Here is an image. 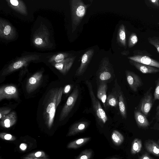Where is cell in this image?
<instances>
[{"mask_svg":"<svg viewBox=\"0 0 159 159\" xmlns=\"http://www.w3.org/2000/svg\"><path fill=\"white\" fill-rule=\"evenodd\" d=\"M63 90L61 87L52 89L44 99L43 116L45 123L49 129L52 126L56 110L61 101Z\"/></svg>","mask_w":159,"mask_h":159,"instance_id":"6da1fadb","label":"cell"},{"mask_svg":"<svg viewBox=\"0 0 159 159\" xmlns=\"http://www.w3.org/2000/svg\"><path fill=\"white\" fill-rule=\"evenodd\" d=\"M156 87L154 93V100H159V78L156 81Z\"/></svg>","mask_w":159,"mask_h":159,"instance_id":"4dcf8cb0","label":"cell"},{"mask_svg":"<svg viewBox=\"0 0 159 159\" xmlns=\"http://www.w3.org/2000/svg\"><path fill=\"white\" fill-rule=\"evenodd\" d=\"M138 39L137 36L134 33H132L130 35L129 39L128 46L129 48L133 47L137 43Z\"/></svg>","mask_w":159,"mask_h":159,"instance_id":"4316f807","label":"cell"},{"mask_svg":"<svg viewBox=\"0 0 159 159\" xmlns=\"http://www.w3.org/2000/svg\"><path fill=\"white\" fill-rule=\"evenodd\" d=\"M125 73L126 80L130 89L134 92H137L138 88L143 84L141 77L130 70H126Z\"/></svg>","mask_w":159,"mask_h":159,"instance_id":"52a82bcc","label":"cell"},{"mask_svg":"<svg viewBox=\"0 0 159 159\" xmlns=\"http://www.w3.org/2000/svg\"><path fill=\"white\" fill-rule=\"evenodd\" d=\"M114 71L108 57H105L101 61L97 72V77L100 83L107 82L112 78Z\"/></svg>","mask_w":159,"mask_h":159,"instance_id":"277c9868","label":"cell"},{"mask_svg":"<svg viewBox=\"0 0 159 159\" xmlns=\"http://www.w3.org/2000/svg\"><path fill=\"white\" fill-rule=\"evenodd\" d=\"M71 88V85L68 84L66 85L63 89V93H67L70 91Z\"/></svg>","mask_w":159,"mask_h":159,"instance_id":"d6a6232c","label":"cell"},{"mask_svg":"<svg viewBox=\"0 0 159 159\" xmlns=\"http://www.w3.org/2000/svg\"><path fill=\"white\" fill-rule=\"evenodd\" d=\"M17 121V116L15 111H12L1 120V126L4 128H9L13 125Z\"/></svg>","mask_w":159,"mask_h":159,"instance_id":"9a60e30c","label":"cell"},{"mask_svg":"<svg viewBox=\"0 0 159 159\" xmlns=\"http://www.w3.org/2000/svg\"><path fill=\"white\" fill-rule=\"evenodd\" d=\"M117 42L125 48L126 47L125 30L124 25L122 24L119 27L117 37Z\"/></svg>","mask_w":159,"mask_h":159,"instance_id":"d6986e66","label":"cell"},{"mask_svg":"<svg viewBox=\"0 0 159 159\" xmlns=\"http://www.w3.org/2000/svg\"><path fill=\"white\" fill-rule=\"evenodd\" d=\"M107 84L106 82L100 83L97 89V97L102 102L103 106L106 109V102L107 98Z\"/></svg>","mask_w":159,"mask_h":159,"instance_id":"e0dca14e","label":"cell"},{"mask_svg":"<svg viewBox=\"0 0 159 159\" xmlns=\"http://www.w3.org/2000/svg\"><path fill=\"white\" fill-rule=\"evenodd\" d=\"M139 159H153L150 157V156H148L147 154H144L143 156H142Z\"/></svg>","mask_w":159,"mask_h":159,"instance_id":"ab89813d","label":"cell"},{"mask_svg":"<svg viewBox=\"0 0 159 159\" xmlns=\"http://www.w3.org/2000/svg\"><path fill=\"white\" fill-rule=\"evenodd\" d=\"M145 146L148 151L159 156V146L156 143L152 141H149L146 142Z\"/></svg>","mask_w":159,"mask_h":159,"instance_id":"7402d4cb","label":"cell"},{"mask_svg":"<svg viewBox=\"0 0 159 159\" xmlns=\"http://www.w3.org/2000/svg\"><path fill=\"white\" fill-rule=\"evenodd\" d=\"M90 5L89 4H85L82 0L71 1L72 22L73 27H75V29L80 23Z\"/></svg>","mask_w":159,"mask_h":159,"instance_id":"7a4b0ae2","label":"cell"},{"mask_svg":"<svg viewBox=\"0 0 159 159\" xmlns=\"http://www.w3.org/2000/svg\"><path fill=\"white\" fill-rule=\"evenodd\" d=\"M86 84L88 87L96 116L99 122L105 124L108 120L106 112L102 107L99 101L95 97L91 82L87 80Z\"/></svg>","mask_w":159,"mask_h":159,"instance_id":"3957f363","label":"cell"},{"mask_svg":"<svg viewBox=\"0 0 159 159\" xmlns=\"http://www.w3.org/2000/svg\"><path fill=\"white\" fill-rule=\"evenodd\" d=\"M110 159H119V158H113Z\"/></svg>","mask_w":159,"mask_h":159,"instance_id":"b9f144b4","label":"cell"},{"mask_svg":"<svg viewBox=\"0 0 159 159\" xmlns=\"http://www.w3.org/2000/svg\"><path fill=\"white\" fill-rule=\"evenodd\" d=\"M79 95V90L77 86L74 89L69 95L63 107L60 115L59 120L62 121L68 115L74 107Z\"/></svg>","mask_w":159,"mask_h":159,"instance_id":"5b68a950","label":"cell"},{"mask_svg":"<svg viewBox=\"0 0 159 159\" xmlns=\"http://www.w3.org/2000/svg\"><path fill=\"white\" fill-rule=\"evenodd\" d=\"M75 57H70L63 61L62 62L57 63L54 65L55 67L62 74L65 75L71 68Z\"/></svg>","mask_w":159,"mask_h":159,"instance_id":"5bb4252c","label":"cell"},{"mask_svg":"<svg viewBox=\"0 0 159 159\" xmlns=\"http://www.w3.org/2000/svg\"><path fill=\"white\" fill-rule=\"evenodd\" d=\"M0 137L3 140L13 141L16 140L15 136L11 134L4 132L1 133L0 134Z\"/></svg>","mask_w":159,"mask_h":159,"instance_id":"f1b7e54d","label":"cell"},{"mask_svg":"<svg viewBox=\"0 0 159 159\" xmlns=\"http://www.w3.org/2000/svg\"><path fill=\"white\" fill-rule=\"evenodd\" d=\"M118 105V94L116 92L111 93L107 97L106 102V107L111 106L116 107Z\"/></svg>","mask_w":159,"mask_h":159,"instance_id":"44dd1931","label":"cell"},{"mask_svg":"<svg viewBox=\"0 0 159 159\" xmlns=\"http://www.w3.org/2000/svg\"><path fill=\"white\" fill-rule=\"evenodd\" d=\"M134 117L136 123L139 127L146 128L149 125L146 116L138 110L134 111Z\"/></svg>","mask_w":159,"mask_h":159,"instance_id":"2e32d148","label":"cell"},{"mask_svg":"<svg viewBox=\"0 0 159 159\" xmlns=\"http://www.w3.org/2000/svg\"><path fill=\"white\" fill-rule=\"evenodd\" d=\"M26 156L34 158H48L45 152L43 151H39L32 152Z\"/></svg>","mask_w":159,"mask_h":159,"instance_id":"484cf974","label":"cell"},{"mask_svg":"<svg viewBox=\"0 0 159 159\" xmlns=\"http://www.w3.org/2000/svg\"><path fill=\"white\" fill-rule=\"evenodd\" d=\"M151 87L147 90L141 98L138 110L141 111L145 116H147L150 112L152 107L154 99L151 91Z\"/></svg>","mask_w":159,"mask_h":159,"instance_id":"8992f818","label":"cell"},{"mask_svg":"<svg viewBox=\"0 0 159 159\" xmlns=\"http://www.w3.org/2000/svg\"><path fill=\"white\" fill-rule=\"evenodd\" d=\"M27 148V145L25 143H22L20 146V148L22 151L25 150Z\"/></svg>","mask_w":159,"mask_h":159,"instance_id":"d590c367","label":"cell"},{"mask_svg":"<svg viewBox=\"0 0 159 159\" xmlns=\"http://www.w3.org/2000/svg\"><path fill=\"white\" fill-rule=\"evenodd\" d=\"M149 1L156 6H159V0H150Z\"/></svg>","mask_w":159,"mask_h":159,"instance_id":"8d00e7d4","label":"cell"},{"mask_svg":"<svg viewBox=\"0 0 159 159\" xmlns=\"http://www.w3.org/2000/svg\"><path fill=\"white\" fill-rule=\"evenodd\" d=\"M130 64L134 66L138 70L143 74H155L159 72V68L144 64L131 60H129Z\"/></svg>","mask_w":159,"mask_h":159,"instance_id":"7c38bea8","label":"cell"},{"mask_svg":"<svg viewBox=\"0 0 159 159\" xmlns=\"http://www.w3.org/2000/svg\"><path fill=\"white\" fill-rule=\"evenodd\" d=\"M11 111V109L8 107H2L0 108V119H3L9 114Z\"/></svg>","mask_w":159,"mask_h":159,"instance_id":"f546056e","label":"cell"},{"mask_svg":"<svg viewBox=\"0 0 159 159\" xmlns=\"http://www.w3.org/2000/svg\"><path fill=\"white\" fill-rule=\"evenodd\" d=\"M117 94L120 112L123 118L125 119L127 117V107L124 97L121 90L118 91Z\"/></svg>","mask_w":159,"mask_h":159,"instance_id":"ac0fdd59","label":"cell"},{"mask_svg":"<svg viewBox=\"0 0 159 159\" xmlns=\"http://www.w3.org/2000/svg\"><path fill=\"white\" fill-rule=\"evenodd\" d=\"M11 30V27L9 25H6L4 28V33L5 35H7L10 33Z\"/></svg>","mask_w":159,"mask_h":159,"instance_id":"e575fe53","label":"cell"},{"mask_svg":"<svg viewBox=\"0 0 159 159\" xmlns=\"http://www.w3.org/2000/svg\"><path fill=\"white\" fill-rule=\"evenodd\" d=\"M90 139V138H84L78 139L70 143L67 147L70 149H77L83 146Z\"/></svg>","mask_w":159,"mask_h":159,"instance_id":"ffe728a7","label":"cell"},{"mask_svg":"<svg viewBox=\"0 0 159 159\" xmlns=\"http://www.w3.org/2000/svg\"><path fill=\"white\" fill-rule=\"evenodd\" d=\"M93 151L91 149H85L82 151L75 159H90Z\"/></svg>","mask_w":159,"mask_h":159,"instance_id":"d4e9b609","label":"cell"},{"mask_svg":"<svg viewBox=\"0 0 159 159\" xmlns=\"http://www.w3.org/2000/svg\"><path fill=\"white\" fill-rule=\"evenodd\" d=\"M148 41L150 43L156 48L159 53V37L155 36L150 37L148 38Z\"/></svg>","mask_w":159,"mask_h":159,"instance_id":"83f0119b","label":"cell"},{"mask_svg":"<svg viewBox=\"0 0 159 159\" xmlns=\"http://www.w3.org/2000/svg\"><path fill=\"white\" fill-rule=\"evenodd\" d=\"M153 119L156 120L157 122L159 121V105L156 108V113Z\"/></svg>","mask_w":159,"mask_h":159,"instance_id":"836d02e7","label":"cell"},{"mask_svg":"<svg viewBox=\"0 0 159 159\" xmlns=\"http://www.w3.org/2000/svg\"><path fill=\"white\" fill-rule=\"evenodd\" d=\"M89 125V123L86 121H80L73 124L70 128L66 136H72L83 132Z\"/></svg>","mask_w":159,"mask_h":159,"instance_id":"4fadbf2b","label":"cell"},{"mask_svg":"<svg viewBox=\"0 0 159 159\" xmlns=\"http://www.w3.org/2000/svg\"><path fill=\"white\" fill-rule=\"evenodd\" d=\"M128 58L130 60L159 68V62L147 56L135 55L128 57Z\"/></svg>","mask_w":159,"mask_h":159,"instance_id":"8fae6325","label":"cell"},{"mask_svg":"<svg viewBox=\"0 0 159 159\" xmlns=\"http://www.w3.org/2000/svg\"><path fill=\"white\" fill-rule=\"evenodd\" d=\"M65 58L64 55L61 53L57 55L54 59L55 61L57 63H60Z\"/></svg>","mask_w":159,"mask_h":159,"instance_id":"1f68e13d","label":"cell"},{"mask_svg":"<svg viewBox=\"0 0 159 159\" xmlns=\"http://www.w3.org/2000/svg\"><path fill=\"white\" fill-rule=\"evenodd\" d=\"M23 159H49L48 158H34L31 157L25 156L23 158Z\"/></svg>","mask_w":159,"mask_h":159,"instance_id":"60d3db41","label":"cell"},{"mask_svg":"<svg viewBox=\"0 0 159 159\" xmlns=\"http://www.w3.org/2000/svg\"><path fill=\"white\" fill-rule=\"evenodd\" d=\"M111 137L113 143L116 146H119L121 145L124 139L123 135L116 130H114L113 131L111 135Z\"/></svg>","mask_w":159,"mask_h":159,"instance_id":"603a6c76","label":"cell"},{"mask_svg":"<svg viewBox=\"0 0 159 159\" xmlns=\"http://www.w3.org/2000/svg\"><path fill=\"white\" fill-rule=\"evenodd\" d=\"M19 93L17 89L13 85H5L0 88V101L4 99H17Z\"/></svg>","mask_w":159,"mask_h":159,"instance_id":"ba28073f","label":"cell"},{"mask_svg":"<svg viewBox=\"0 0 159 159\" xmlns=\"http://www.w3.org/2000/svg\"><path fill=\"white\" fill-rule=\"evenodd\" d=\"M142 147L141 140L136 139L133 141L132 145L131 152L132 154H135L139 152Z\"/></svg>","mask_w":159,"mask_h":159,"instance_id":"cb8c5ba5","label":"cell"},{"mask_svg":"<svg viewBox=\"0 0 159 159\" xmlns=\"http://www.w3.org/2000/svg\"><path fill=\"white\" fill-rule=\"evenodd\" d=\"M94 50L92 48L87 50L82 56L81 64L77 69L75 75H82L86 71L94 55Z\"/></svg>","mask_w":159,"mask_h":159,"instance_id":"9c48e42d","label":"cell"},{"mask_svg":"<svg viewBox=\"0 0 159 159\" xmlns=\"http://www.w3.org/2000/svg\"><path fill=\"white\" fill-rule=\"evenodd\" d=\"M42 42L43 40L40 38H37L35 40V43L37 44H41L42 43Z\"/></svg>","mask_w":159,"mask_h":159,"instance_id":"74e56055","label":"cell"},{"mask_svg":"<svg viewBox=\"0 0 159 159\" xmlns=\"http://www.w3.org/2000/svg\"><path fill=\"white\" fill-rule=\"evenodd\" d=\"M43 75L40 72H38L32 75L28 79L26 86L27 92L30 93L39 86L43 80Z\"/></svg>","mask_w":159,"mask_h":159,"instance_id":"30bf717a","label":"cell"},{"mask_svg":"<svg viewBox=\"0 0 159 159\" xmlns=\"http://www.w3.org/2000/svg\"><path fill=\"white\" fill-rule=\"evenodd\" d=\"M11 3L14 6H17L18 4V2L17 0H11L10 1Z\"/></svg>","mask_w":159,"mask_h":159,"instance_id":"f35d334b","label":"cell"}]
</instances>
